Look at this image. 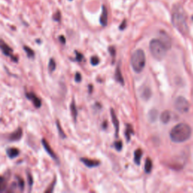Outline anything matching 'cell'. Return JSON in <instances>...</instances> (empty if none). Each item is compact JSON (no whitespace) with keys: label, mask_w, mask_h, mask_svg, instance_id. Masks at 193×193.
Returning <instances> with one entry per match:
<instances>
[{"label":"cell","mask_w":193,"mask_h":193,"mask_svg":"<svg viewBox=\"0 0 193 193\" xmlns=\"http://www.w3.org/2000/svg\"><path fill=\"white\" fill-rule=\"evenodd\" d=\"M172 23L177 30L181 34L187 35L189 33V27L187 24L186 13L181 5L176 4L172 9Z\"/></svg>","instance_id":"cell-1"},{"label":"cell","mask_w":193,"mask_h":193,"mask_svg":"<svg viewBox=\"0 0 193 193\" xmlns=\"http://www.w3.org/2000/svg\"><path fill=\"white\" fill-rule=\"evenodd\" d=\"M192 134V129L189 125L186 123H180L177 125L170 131V137L174 143H183L189 140Z\"/></svg>","instance_id":"cell-2"},{"label":"cell","mask_w":193,"mask_h":193,"mask_svg":"<svg viewBox=\"0 0 193 193\" xmlns=\"http://www.w3.org/2000/svg\"><path fill=\"white\" fill-rule=\"evenodd\" d=\"M131 64L133 69L137 73L140 72L144 69L146 64V55L143 50L139 49L133 54L131 59Z\"/></svg>","instance_id":"cell-3"},{"label":"cell","mask_w":193,"mask_h":193,"mask_svg":"<svg viewBox=\"0 0 193 193\" xmlns=\"http://www.w3.org/2000/svg\"><path fill=\"white\" fill-rule=\"evenodd\" d=\"M149 50L152 55L159 61L164 59L167 54V48L159 39H153L150 42Z\"/></svg>","instance_id":"cell-4"},{"label":"cell","mask_w":193,"mask_h":193,"mask_svg":"<svg viewBox=\"0 0 193 193\" xmlns=\"http://www.w3.org/2000/svg\"><path fill=\"white\" fill-rule=\"evenodd\" d=\"M174 107L176 110L180 113H186L189 111V103L187 100L183 96H180L177 98L174 103Z\"/></svg>","instance_id":"cell-5"},{"label":"cell","mask_w":193,"mask_h":193,"mask_svg":"<svg viewBox=\"0 0 193 193\" xmlns=\"http://www.w3.org/2000/svg\"><path fill=\"white\" fill-rule=\"evenodd\" d=\"M0 50L2 51L3 54L7 57H9L14 62H17L18 59H17L16 56H15L13 54V49L1 39H0Z\"/></svg>","instance_id":"cell-6"},{"label":"cell","mask_w":193,"mask_h":193,"mask_svg":"<svg viewBox=\"0 0 193 193\" xmlns=\"http://www.w3.org/2000/svg\"><path fill=\"white\" fill-rule=\"evenodd\" d=\"M26 97L29 100H30L33 103V106L36 107V109H39L42 107V100H41L40 98L36 95L35 93L33 92H26L25 94Z\"/></svg>","instance_id":"cell-7"},{"label":"cell","mask_w":193,"mask_h":193,"mask_svg":"<svg viewBox=\"0 0 193 193\" xmlns=\"http://www.w3.org/2000/svg\"><path fill=\"white\" fill-rule=\"evenodd\" d=\"M42 146H43L44 149H45V151L47 152V153H48L49 156H50L51 157L52 159H54V160L58 161V162L59 160H58V156H57V155L55 154L54 152L53 151V149H52L51 147L50 146V145H49V143L46 141V140H45V139H42Z\"/></svg>","instance_id":"cell-8"},{"label":"cell","mask_w":193,"mask_h":193,"mask_svg":"<svg viewBox=\"0 0 193 193\" xmlns=\"http://www.w3.org/2000/svg\"><path fill=\"white\" fill-rule=\"evenodd\" d=\"M159 40L162 42L163 45L167 48V50H169L171 48V40H170V37L166 33L161 31L160 33V39H159Z\"/></svg>","instance_id":"cell-9"},{"label":"cell","mask_w":193,"mask_h":193,"mask_svg":"<svg viewBox=\"0 0 193 193\" xmlns=\"http://www.w3.org/2000/svg\"><path fill=\"white\" fill-rule=\"evenodd\" d=\"M22 136H23V130L21 128H18L9 136V140L12 142L17 141V140H20Z\"/></svg>","instance_id":"cell-10"},{"label":"cell","mask_w":193,"mask_h":193,"mask_svg":"<svg viewBox=\"0 0 193 193\" xmlns=\"http://www.w3.org/2000/svg\"><path fill=\"white\" fill-rule=\"evenodd\" d=\"M140 96L144 100H148L152 95L151 89L148 86H143L140 88Z\"/></svg>","instance_id":"cell-11"},{"label":"cell","mask_w":193,"mask_h":193,"mask_svg":"<svg viewBox=\"0 0 193 193\" xmlns=\"http://www.w3.org/2000/svg\"><path fill=\"white\" fill-rule=\"evenodd\" d=\"M107 21H108V12L107 8L104 5L102 7V13L100 18V23L103 26H106L107 25Z\"/></svg>","instance_id":"cell-12"},{"label":"cell","mask_w":193,"mask_h":193,"mask_svg":"<svg viewBox=\"0 0 193 193\" xmlns=\"http://www.w3.org/2000/svg\"><path fill=\"white\" fill-rule=\"evenodd\" d=\"M111 112V118H112V121H113L114 126H115V136H118V131H119V122H118V118H117L116 115H115V111L111 109L110 110Z\"/></svg>","instance_id":"cell-13"},{"label":"cell","mask_w":193,"mask_h":193,"mask_svg":"<svg viewBox=\"0 0 193 193\" xmlns=\"http://www.w3.org/2000/svg\"><path fill=\"white\" fill-rule=\"evenodd\" d=\"M81 161L88 167H96L100 164V161L96 160H92V159H85V158H82L81 159Z\"/></svg>","instance_id":"cell-14"},{"label":"cell","mask_w":193,"mask_h":193,"mask_svg":"<svg viewBox=\"0 0 193 193\" xmlns=\"http://www.w3.org/2000/svg\"><path fill=\"white\" fill-rule=\"evenodd\" d=\"M6 154L10 159H15L20 154V150L17 148H9L6 150Z\"/></svg>","instance_id":"cell-15"},{"label":"cell","mask_w":193,"mask_h":193,"mask_svg":"<svg viewBox=\"0 0 193 193\" xmlns=\"http://www.w3.org/2000/svg\"><path fill=\"white\" fill-rule=\"evenodd\" d=\"M170 118H171V113L168 110H166L164 111L160 115V119L161 122L164 123V124H167L170 121Z\"/></svg>","instance_id":"cell-16"},{"label":"cell","mask_w":193,"mask_h":193,"mask_svg":"<svg viewBox=\"0 0 193 193\" xmlns=\"http://www.w3.org/2000/svg\"><path fill=\"white\" fill-rule=\"evenodd\" d=\"M158 116H159V112H158V110H156V109H153V110H150L148 115L149 120L151 122L156 121V119L158 118Z\"/></svg>","instance_id":"cell-17"},{"label":"cell","mask_w":193,"mask_h":193,"mask_svg":"<svg viewBox=\"0 0 193 193\" xmlns=\"http://www.w3.org/2000/svg\"><path fill=\"white\" fill-rule=\"evenodd\" d=\"M115 79L118 81V82H119L121 85H124L125 84L124 79H123L121 70H120V68L118 67V66L116 68V71H115Z\"/></svg>","instance_id":"cell-18"},{"label":"cell","mask_w":193,"mask_h":193,"mask_svg":"<svg viewBox=\"0 0 193 193\" xmlns=\"http://www.w3.org/2000/svg\"><path fill=\"white\" fill-rule=\"evenodd\" d=\"M143 156V152L141 149H138L137 150H136L135 153H134V161L137 164H140V160H141V157Z\"/></svg>","instance_id":"cell-19"},{"label":"cell","mask_w":193,"mask_h":193,"mask_svg":"<svg viewBox=\"0 0 193 193\" xmlns=\"http://www.w3.org/2000/svg\"><path fill=\"white\" fill-rule=\"evenodd\" d=\"M70 110H71V113H72V117H73L74 120L76 121V118H77V115H78V111H77V109H76V106H75V102L74 100L72 101L70 104Z\"/></svg>","instance_id":"cell-20"},{"label":"cell","mask_w":193,"mask_h":193,"mask_svg":"<svg viewBox=\"0 0 193 193\" xmlns=\"http://www.w3.org/2000/svg\"><path fill=\"white\" fill-rule=\"evenodd\" d=\"M7 189V180L5 177H0V192H5Z\"/></svg>","instance_id":"cell-21"},{"label":"cell","mask_w":193,"mask_h":193,"mask_svg":"<svg viewBox=\"0 0 193 193\" xmlns=\"http://www.w3.org/2000/svg\"><path fill=\"white\" fill-rule=\"evenodd\" d=\"M15 178L17 179V187L20 189V190L21 192H23L24 190V186H25V183H24V180H23V178H21L19 176H16Z\"/></svg>","instance_id":"cell-22"},{"label":"cell","mask_w":193,"mask_h":193,"mask_svg":"<svg viewBox=\"0 0 193 193\" xmlns=\"http://www.w3.org/2000/svg\"><path fill=\"white\" fill-rule=\"evenodd\" d=\"M23 51L26 52V55H27L28 58H34L35 52L32 48H30V47H28V46H26V45H24V46L23 47Z\"/></svg>","instance_id":"cell-23"},{"label":"cell","mask_w":193,"mask_h":193,"mask_svg":"<svg viewBox=\"0 0 193 193\" xmlns=\"http://www.w3.org/2000/svg\"><path fill=\"white\" fill-rule=\"evenodd\" d=\"M132 134H134V130H133L132 128V126L128 125L127 128H126V131H125V136H126V138H127L128 141H129V140H131V137Z\"/></svg>","instance_id":"cell-24"},{"label":"cell","mask_w":193,"mask_h":193,"mask_svg":"<svg viewBox=\"0 0 193 193\" xmlns=\"http://www.w3.org/2000/svg\"><path fill=\"white\" fill-rule=\"evenodd\" d=\"M152 168H153V161H152L151 159L149 158L146 160L145 163V170L146 173H149L152 170Z\"/></svg>","instance_id":"cell-25"},{"label":"cell","mask_w":193,"mask_h":193,"mask_svg":"<svg viewBox=\"0 0 193 193\" xmlns=\"http://www.w3.org/2000/svg\"><path fill=\"white\" fill-rule=\"evenodd\" d=\"M56 69V62L53 58H51L48 63V70L50 73L53 72Z\"/></svg>","instance_id":"cell-26"},{"label":"cell","mask_w":193,"mask_h":193,"mask_svg":"<svg viewBox=\"0 0 193 193\" xmlns=\"http://www.w3.org/2000/svg\"><path fill=\"white\" fill-rule=\"evenodd\" d=\"M56 125H57V128H58V132H59L60 137H61V138H63V139L66 138V134H64V131L62 130V128H61V125H60V122H59V121H58V120H57V121H56Z\"/></svg>","instance_id":"cell-27"},{"label":"cell","mask_w":193,"mask_h":193,"mask_svg":"<svg viewBox=\"0 0 193 193\" xmlns=\"http://www.w3.org/2000/svg\"><path fill=\"white\" fill-rule=\"evenodd\" d=\"M27 180H28V186H29V192H31L32 187L33 185V178L31 173L27 172Z\"/></svg>","instance_id":"cell-28"},{"label":"cell","mask_w":193,"mask_h":193,"mask_svg":"<svg viewBox=\"0 0 193 193\" xmlns=\"http://www.w3.org/2000/svg\"><path fill=\"white\" fill-rule=\"evenodd\" d=\"M53 20L56 22H60L61 20V12L59 10L57 11L53 15Z\"/></svg>","instance_id":"cell-29"},{"label":"cell","mask_w":193,"mask_h":193,"mask_svg":"<svg viewBox=\"0 0 193 193\" xmlns=\"http://www.w3.org/2000/svg\"><path fill=\"white\" fill-rule=\"evenodd\" d=\"M100 63V59L96 56H94L91 58V64L93 66H96V65L99 64Z\"/></svg>","instance_id":"cell-30"},{"label":"cell","mask_w":193,"mask_h":193,"mask_svg":"<svg viewBox=\"0 0 193 193\" xmlns=\"http://www.w3.org/2000/svg\"><path fill=\"white\" fill-rule=\"evenodd\" d=\"M114 146H115V149L118 150V151H120L122 149V142L121 141H116L115 143H114Z\"/></svg>","instance_id":"cell-31"},{"label":"cell","mask_w":193,"mask_h":193,"mask_svg":"<svg viewBox=\"0 0 193 193\" xmlns=\"http://www.w3.org/2000/svg\"><path fill=\"white\" fill-rule=\"evenodd\" d=\"M55 183H56V180H54L53 181V183H51V184L50 185V186L48 188V189L47 190H45V192H52L54 191V185Z\"/></svg>","instance_id":"cell-32"},{"label":"cell","mask_w":193,"mask_h":193,"mask_svg":"<svg viewBox=\"0 0 193 193\" xmlns=\"http://www.w3.org/2000/svg\"><path fill=\"white\" fill-rule=\"evenodd\" d=\"M75 81L76 82H80L82 81V75H81L79 72H76V74H75Z\"/></svg>","instance_id":"cell-33"},{"label":"cell","mask_w":193,"mask_h":193,"mask_svg":"<svg viewBox=\"0 0 193 193\" xmlns=\"http://www.w3.org/2000/svg\"><path fill=\"white\" fill-rule=\"evenodd\" d=\"M75 53H76V58H75V60H76L77 61H82V60L83 59V55L81 53H79L78 51H75Z\"/></svg>","instance_id":"cell-34"},{"label":"cell","mask_w":193,"mask_h":193,"mask_svg":"<svg viewBox=\"0 0 193 193\" xmlns=\"http://www.w3.org/2000/svg\"><path fill=\"white\" fill-rule=\"evenodd\" d=\"M126 20H124L122 21V23H121V24L120 25V26H119V29L121 30H123L124 29H125V27H126Z\"/></svg>","instance_id":"cell-35"},{"label":"cell","mask_w":193,"mask_h":193,"mask_svg":"<svg viewBox=\"0 0 193 193\" xmlns=\"http://www.w3.org/2000/svg\"><path fill=\"white\" fill-rule=\"evenodd\" d=\"M59 40H60V42H61L62 44H64V45L65 43H66V39H65V37L64 36H59Z\"/></svg>","instance_id":"cell-36"},{"label":"cell","mask_w":193,"mask_h":193,"mask_svg":"<svg viewBox=\"0 0 193 193\" xmlns=\"http://www.w3.org/2000/svg\"><path fill=\"white\" fill-rule=\"evenodd\" d=\"M109 50H110V54H111V55H113V56H115V48H114L113 47H110Z\"/></svg>","instance_id":"cell-37"},{"label":"cell","mask_w":193,"mask_h":193,"mask_svg":"<svg viewBox=\"0 0 193 193\" xmlns=\"http://www.w3.org/2000/svg\"><path fill=\"white\" fill-rule=\"evenodd\" d=\"M69 1H72V0H69Z\"/></svg>","instance_id":"cell-38"}]
</instances>
